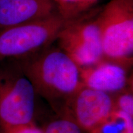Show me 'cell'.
Here are the masks:
<instances>
[{"instance_id": "cell-13", "label": "cell", "mask_w": 133, "mask_h": 133, "mask_svg": "<svg viewBox=\"0 0 133 133\" xmlns=\"http://www.w3.org/2000/svg\"><path fill=\"white\" fill-rule=\"evenodd\" d=\"M4 130L3 129V128L0 125V133H4Z\"/></svg>"}, {"instance_id": "cell-10", "label": "cell", "mask_w": 133, "mask_h": 133, "mask_svg": "<svg viewBox=\"0 0 133 133\" xmlns=\"http://www.w3.org/2000/svg\"><path fill=\"white\" fill-rule=\"evenodd\" d=\"M43 129L44 133H85L75 123L62 116L49 121Z\"/></svg>"}, {"instance_id": "cell-11", "label": "cell", "mask_w": 133, "mask_h": 133, "mask_svg": "<svg viewBox=\"0 0 133 133\" xmlns=\"http://www.w3.org/2000/svg\"><path fill=\"white\" fill-rule=\"evenodd\" d=\"M114 100L115 107L126 114L133 115V97L130 91H124Z\"/></svg>"}, {"instance_id": "cell-8", "label": "cell", "mask_w": 133, "mask_h": 133, "mask_svg": "<svg viewBox=\"0 0 133 133\" xmlns=\"http://www.w3.org/2000/svg\"><path fill=\"white\" fill-rule=\"evenodd\" d=\"M56 12L52 0H0V30Z\"/></svg>"}, {"instance_id": "cell-7", "label": "cell", "mask_w": 133, "mask_h": 133, "mask_svg": "<svg viewBox=\"0 0 133 133\" xmlns=\"http://www.w3.org/2000/svg\"><path fill=\"white\" fill-rule=\"evenodd\" d=\"M129 69L103 59L92 66L79 68L81 82L86 87L109 94L120 93L127 90L132 81L128 74Z\"/></svg>"}, {"instance_id": "cell-6", "label": "cell", "mask_w": 133, "mask_h": 133, "mask_svg": "<svg viewBox=\"0 0 133 133\" xmlns=\"http://www.w3.org/2000/svg\"><path fill=\"white\" fill-rule=\"evenodd\" d=\"M114 110V99L110 94L83 84L59 116L70 119L85 133H97L110 119Z\"/></svg>"}, {"instance_id": "cell-3", "label": "cell", "mask_w": 133, "mask_h": 133, "mask_svg": "<svg viewBox=\"0 0 133 133\" xmlns=\"http://www.w3.org/2000/svg\"><path fill=\"white\" fill-rule=\"evenodd\" d=\"M97 21L104 59L130 68L133 56V0H110L100 6Z\"/></svg>"}, {"instance_id": "cell-2", "label": "cell", "mask_w": 133, "mask_h": 133, "mask_svg": "<svg viewBox=\"0 0 133 133\" xmlns=\"http://www.w3.org/2000/svg\"><path fill=\"white\" fill-rule=\"evenodd\" d=\"M36 94L19 60L0 62V125L3 129L34 123Z\"/></svg>"}, {"instance_id": "cell-4", "label": "cell", "mask_w": 133, "mask_h": 133, "mask_svg": "<svg viewBox=\"0 0 133 133\" xmlns=\"http://www.w3.org/2000/svg\"><path fill=\"white\" fill-rule=\"evenodd\" d=\"M100 6L65 21L56 42L79 68L92 66L104 59L97 21Z\"/></svg>"}, {"instance_id": "cell-1", "label": "cell", "mask_w": 133, "mask_h": 133, "mask_svg": "<svg viewBox=\"0 0 133 133\" xmlns=\"http://www.w3.org/2000/svg\"><path fill=\"white\" fill-rule=\"evenodd\" d=\"M19 60L36 94L60 115L83 85L78 65L63 50L51 44Z\"/></svg>"}, {"instance_id": "cell-5", "label": "cell", "mask_w": 133, "mask_h": 133, "mask_svg": "<svg viewBox=\"0 0 133 133\" xmlns=\"http://www.w3.org/2000/svg\"><path fill=\"white\" fill-rule=\"evenodd\" d=\"M64 22L56 12L0 30V62L26 57L53 44Z\"/></svg>"}, {"instance_id": "cell-12", "label": "cell", "mask_w": 133, "mask_h": 133, "mask_svg": "<svg viewBox=\"0 0 133 133\" xmlns=\"http://www.w3.org/2000/svg\"><path fill=\"white\" fill-rule=\"evenodd\" d=\"M4 130V133H44L43 129L37 127L34 123L9 128Z\"/></svg>"}, {"instance_id": "cell-9", "label": "cell", "mask_w": 133, "mask_h": 133, "mask_svg": "<svg viewBox=\"0 0 133 133\" xmlns=\"http://www.w3.org/2000/svg\"><path fill=\"white\" fill-rule=\"evenodd\" d=\"M101 0H52L56 11L64 21L86 14L98 6Z\"/></svg>"}]
</instances>
